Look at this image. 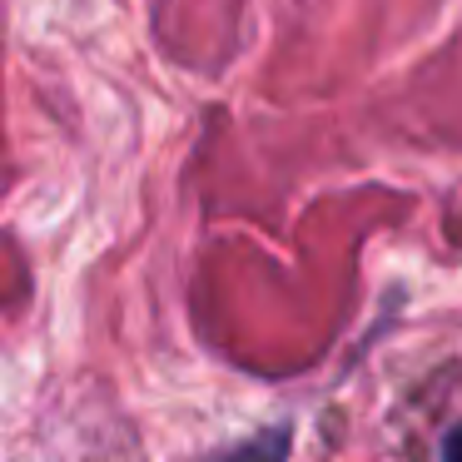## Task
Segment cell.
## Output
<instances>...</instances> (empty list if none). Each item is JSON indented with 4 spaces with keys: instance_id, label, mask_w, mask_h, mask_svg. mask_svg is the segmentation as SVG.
<instances>
[{
    "instance_id": "7a4b0ae2",
    "label": "cell",
    "mask_w": 462,
    "mask_h": 462,
    "mask_svg": "<svg viewBox=\"0 0 462 462\" xmlns=\"http://www.w3.org/2000/svg\"><path fill=\"white\" fill-rule=\"evenodd\" d=\"M442 462H462V422L448 432V442H442Z\"/></svg>"
},
{
    "instance_id": "6da1fadb",
    "label": "cell",
    "mask_w": 462,
    "mask_h": 462,
    "mask_svg": "<svg viewBox=\"0 0 462 462\" xmlns=\"http://www.w3.org/2000/svg\"><path fill=\"white\" fill-rule=\"evenodd\" d=\"M289 452V428H273V432H259L254 442H244L239 452H229L224 462H283Z\"/></svg>"
}]
</instances>
